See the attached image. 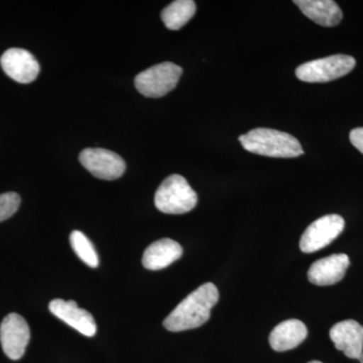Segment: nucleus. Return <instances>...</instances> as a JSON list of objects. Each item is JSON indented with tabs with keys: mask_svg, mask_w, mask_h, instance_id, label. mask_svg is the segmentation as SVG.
I'll use <instances>...</instances> for the list:
<instances>
[{
	"mask_svg": "<svg viewBox=\"0 0 363 363\" xmlns=\"http://www.w3.org/2000/svg\"><path fill=\"white\" fill-rule=\"evenodd\" d=\"M240 142L247 152L259 156L289 159L304 154L295 136L272 128H255L240 135Z\"/></svg>",
	"mask_w": 363,
	"mask_h": 363,
	"instance_id": "2",
	"label": "nucleus"
},
{
	"mask_svg": "<svg viewBox=\"0 0 363 363\" xmlns=\"http://www.w3.org/2000/svg\"><path fill=\"white\" fill-rule=\"evenodd\" d=\"M196 4L192 0H177L162 11V23L167 28L178 30L195 16Z\"/></svg>",
	"mask_w": 363,
	"mask_h": 363,
	"instance_id": "16",
	"label": "nucleus"
},
{
	"mask_svg": "<svg viewBox=\"0 0 363 363\" xmlns=\"http://www.w3.org/2000/svg\"><path fill=\"white\" fill-rule=\"evenodd\" d=\"M350 142L363 154V128H354L350 135Z\"/></svg>",
	"mask_w": 363,
	"mask_h": 363,
	"instance_id": "19",
	"label": "nucleus"
},
{
	"mask_svg": "<svg viewBox=\"0 0 363 363\" xmlns=\"http://www.w3.org/2000/svg\"><path fill=\"white\" fill-rule=\"evenodd\" d=\"M308 329L297 319L286 320L274 327L269 335L272 350L284 352L298 347L307 338Z\"/></svg>",
	"mask_w": 363,
	"mask_h": 363,
	"instance_id": "14",
	"label": "nucleus"
},
{
	"mask_svg": "<svg viewBox=\"0 0 363 363\" xmlns=\"http://www.w3.org/2000/svg\"><path fill=\"white\" fill-rule=\"evenodd\" d=\"M79 161L93 176L102 180H116L126 169L123 157L105 149H85L79 156Z\"/></svg>",
	"mask_w": 363,
	"mask_h": 363,
	"instance_id": "7",
	"label": "nucleus"
},
{
	"mask_svg": "<svg viewBox=\"0 0 363 363\" xmlns=\"http://www.w3.org/2000/svg\"><path fill=\"white\" fill-rule=\"evenodd\" d=\"M307 18L322 26L332 28L342 21V11L335 1L332 0H295Z\"/></svg>",
	"mask_w": 363,
	"mask_h": 363,
	"instance_id": "15",
	"label": "nucleus"
},
{
	"mask_svg": "<svg viewBox=\"0 0 363 363\" xmlns=\"http://www.w3.org/2000/svg\"><path fill=\"white\" fill-rule=\"evenodd\" d=\"M198 196L187 180L180 175L168 177L155 195L157 209L166 214H185L194 209Z\"/></svg>",
	"mask_w": 363,
	"mask_h": 363,
	"instance_id": "3",
	"label": "nucleus"
},
{
	"mask_svg": "<svg viewBox=\"0 0 363 363\" xmlns=\"http://www.w3.org/2000/svg\"><path fill=\"white\" fill-rule=\"evenodd\" d=\"M183 255V248L177 241L162 238L155 241L143 252V266L150 271H160L171 266Z\"/></svg>",
	"mask_w": 363,
	"mask_h": 363,
	"instance_id": "13",
	"label": "nucleus"
},
{
	"mask_svg": "<svg viewBox=\"0 0 363 363\" xmlns=\"http://www.w3.org/2000/svg\"><path fill=\"white\" fill-rule=\"evenodd\" d=\"M358 360H359L360 363H363V352L362 353V355H360L359 358H358Z\"/></svg>",
	"mask_w": 363,
	"mask_h": 363,
	"instance_id": "20",
	"label": "nucleus"
},
{
	"mask_svg": "<svg viewBox=\"0 0 363 363\" xmlns=\"http://www.w3.org/2000/svg\"><path fill=\"white\" fill-rule=\"evenodd\" d=\"M30 339V327L21 315L11 313L2 320L0 342L7 357L13 360L21 359L25 355Z\"/></svg>",
	"mask_w": 363,
	"mask_h": 363,
	"instance_id": "8",
	"label": "nucleus"
},
{
	"mask_svg": "<svg viewBox=\"0 0 363 363\" xmlns=\"http://www.w3.org/2000/svg\"><path fill=\"white\" fill-rule=\"evenodd\" d=\"M218 300V289L214 284L200 286L169 313L164 320V328L172 332H181L202 326L209 320L211 309Z\"/></svg>",
	"mask_w": 363,
	"mask_h": 363,
	"instance_id": "1",
	"label": "nucleus"
},
{
	"mask_svg": "<svg viewBox=\"0 0 363 363\" xmlns=\"http://www.w3.org/2000/svg\"><path fill=\"white\" fill-rule=\"evenodd\" d=\"M182 73L181 67L171 62L157 64L136 76L135 87L147 97L164 96L178 84Z\"/></svg>",
	"mask_w": 363,
	"mask_h": 363,
	"instance_id": "5",
	"label": "nucleus"
},
{
	"mask_svg": "<svg viewBox=\"0 0 363 363\" xmlns=\"http://www.w3.org/2000/svg\"><path fill=\"white\" fill-rule=\"evenodd\" d=\"M350 260L344 253L332 255L315 262L308 272V279L314 285L324 286L339 283L345 276Z\"/></svg>",
	"mask_w": 363,
	"mask_h": 363,
	"instance_id": "11",
	"label": "nucleus"
},
{
	"mask_svg": "<svg viewBox=\"0 0 363 363\" xmlns=\"http://www.w3.org/2000/svg\"><path fill=\"white\" fill-rule=\"evenodd\" d=\"M357 61L347 55H333L326 58L313 60L296 69L298 80L308 83H325L347 75Z\"/></svg>",
	"mask_w": 363,
	"mask_h": 363,
	"instance_id": "4",
	"label": "nucleus"
},
{
	"mask_svg": "<svg viewBox=\"0 0 363 363\" xmlns=\"http://www.w3.org/2000/svg\"><path fill=\"white\" fill-rule=\"evenodd\" d=\"M345 221L340 215H325L310 224L300 240L303 252L312 253L326 247L342 233Z\"/></svg>",
	"mask_w": 363,
	"mask_h": 363,
	"instance_id": "6",
	"label": "nucleus"
},
{
	"mask_svg": "<svg viewBox=\"0 0 363 363\" xmlns=\"http://www.w3.org/2000/svg\"><path fill=\"white\" fill-rule=\"evenodd\" d=\"M21 205L20 195L14 192L0 195V222L13 216Z\"/></svg>",
	"mask_w": 363,
	"mask_h": 363,
	"instance_id": "18",
	"label": "nucleus"
},
{
	"mask_svg": "<svg viewBox=\"0 0 363 363\" xmlns=\"http://www.w3.org/2000/svg\"><path fill=\"white\" fill-rule=\"evenodd\" d=\"M49 309L54 316L59 318L83 335L92 337L96 334L97 326L94 318L89 312L79 308L75 301L56 298L50 302Z\"/></svg>",
	"mask_w": 363,
	"mask_h": 363,
	"instance_id": "10",
	"label": "nucleus"
},
{
	"mask_svg": "<svg viewBox=\"0 0 363 363\" xmlns=\"http://www.w3.org/2000/svg\"><path fill=\"white\" fill-rule=\"evenodd\" d=\"M2 69L9 77L21 84L32 83L40 73L37 59L23 49H9L0 59Z\"/></svg>",
	"mask_w": 363,
	"mask_h": 363,
	"instance_id": "9",
	"label": "nucleus"
},
{
	"mask_svg": "<svg viewBox=\"0 0 363 363\" xmlns=\"http://www.w3.org/2000/svg\"><path fill=\"white\" fill-rule=\"evenodd\" d=\"M70 243L79 259L82 260L88 267L95 269V267L99 266V259H98L94 245L88 240L84 233L78 230L72 231Z\"/></svg>",
	"mask_w": 363,
	"mask_h": 363,
	"instance_id": "17",
	"label": "nucleus"
},
{
	"mask_svg": "<svg viewBox=\"0 0 363 363\" xmlns=\"http://www.w3.org/2000/svg\"><path fill=\"white\" fill-rule=\"evenodd\" d=\"M308 363H323V362H318V360H313V362H308Z\"/></svg>",
	"mask_w": 363,
	"mask_h": 363,
	"instance_id": "21",
	"label": "nucleus"
},
{
	"mask_svg": "<svg viewBox=\"0 0 363 363\" xmlns=\"http://www.w3.org/2000/svg\"><path fill=\"white\" fill-rule=\"evenodd\" d=\"M330 339L336 350L351 359H358L363 352V326L355 320H344L334 325Z\"/></svg>",
	"mask_w": 363,
	"mask_h": 363,
	"instance_id": "12",
	"label": "nucleus"
}]
</instances>
